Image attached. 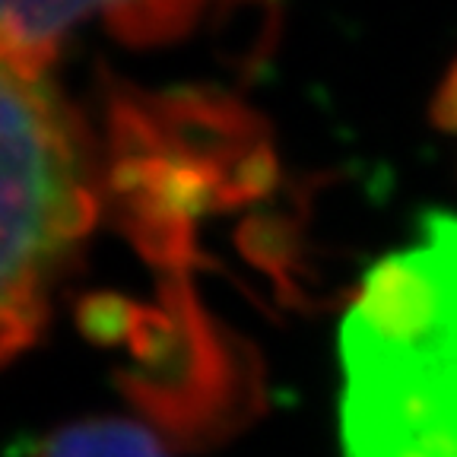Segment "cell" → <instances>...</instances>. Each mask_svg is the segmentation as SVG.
Here are the masks:
<instances>
[{
    "label": "cell",
    "instance_id": "6da1fadb",
    "mask_svg": "<svg viewBox=\"0 0 457 457\" xmlns=\"http://www.w3.org/2000/svg\"><path fill=\"white\" fill-rule=\"evenodd\" d=\"M340 362L346 457H457V216L365 277Z\"/></svg>",
    "mask_w": 457,
    "mask_h": 457
},
{
    "label": "cell",
    "instance_id": "3957f363",
    "mask_svg": "<svg viewBox=\"0 0 457 457\" xmlns=\"http://www.w3.org/2000/svg\"><path fill=\"white\" fill-rule=\"evenodd\" d=\"M216 0H0V54L45 73L73 26L99 16L130 45H162L197 26Z\"/></svg>",
    "mask_w": 457,
    "mask_h": 457
},
{
    "label": "cell",
    "instance_id": "7a4b0ae2",
    "mask_svg": "<svg viewBox=\"0 0 457 457\" xmlns=\"http://www.w3.org/2000/svg\"><path fill=\"white\" fill-rule=\"evenodd\" d=\"M102 181L77 114L0 54V365L36 340L48 295L89 236Z\"/></svg>",
    "mask_w": 457,
    "mask_h": 457
},
{
    "label": "cell",
    "instance_id": "277c9868",
    "mask_svg": "<svg viewBox=\"0 0 457 457\" xmlns=\"http://www.w3.org/2000/svg\"><path fill=\"white\" fill-rule=\"evenodd\" d=\"M36 457H169L150 428L130 420H79L42 445Z\"/></svg>",
    "mask_w": 457,
    "mask_h": 457
},
{
    "label": "cell",
    "instance_id": "5b68a950",
    "mask_svg": "<svg viewBox=\"0 0 457 457\" xmlns=\"http://www.w3.org/2000/svg\"><path fill=\"white\" fill-rule=\"evenodd\" d=\"M79 328L89 340L96 343H121L130 340L134 334V324H137V308L130 305L128 299L121 295H112V293H96V295H86L79 302Z\"/></svg>",
    "mask_w": 457,
    "mask_h": 457
},
{
    "label": "cell",
    "instance_id": "8992f818",
    "mask_svg": "<svg viewBox=\"0 0 457 457\" xmlns=\"http://www.w3.org/2000/svg\"><path fill=\"white\" fill-rule=\"evenodd\" d=\"M432 114H436L438 128L457 140V57H454V64H451V71L445 73L442 86H438Z\"/></svg>",
    "mask_w": 457,
    "mask_h": 457
}]
</instances>
